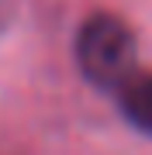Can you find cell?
<instances>
[{"mask_svg": "<svg viewBox=\"0 0 152 155\" xmlns=\"http://www.w3.org/2000/svg\"><path fill=\"white\" fill-rule=\"evenodd\" d=\"M118 104L124 121L152 138V72H135L118 90Z\"/></svg>", "mask_w": 152, "mask_h": 155, "instance_id": "cell-2", "label": "cell"}, {"mask_svg": "<svg viewBox=\"0 0 152 155\" xmlns=\"http://www.w3.org/2000/svg\"><path fill=\"white\" fill-rule=\"evenodd\" d=\"M11 21H14V4L11 0H0V35L11 28Z\"/></svg>", "mask_w": 152, "mask_h": 155, "instance_id": "cell-3", "label": "cell"}, {"mask_svg": "<svg viewBox=\"0 0 152 155\" xmlns=\"http://www.w3.org/2000/svg\"><path fill=\"white\" fill-rule=\"evenodd\" d=\"M76 66L97 90L118 93L135 76V35L114 14H93L76 35Z\"/></svg>", "mask_w": 152, "mask_h": 155, "instance_id": "cell-1", "label": "cell"}]
</instances>
